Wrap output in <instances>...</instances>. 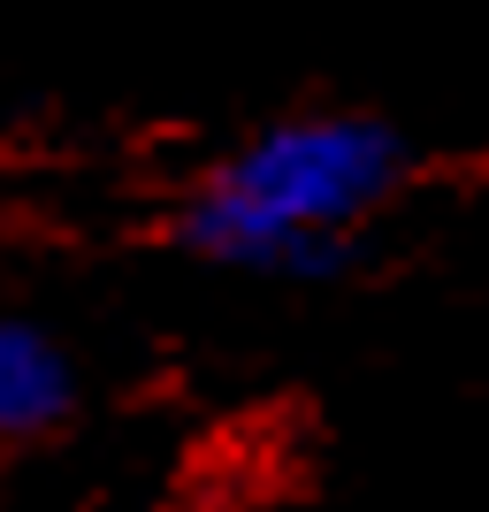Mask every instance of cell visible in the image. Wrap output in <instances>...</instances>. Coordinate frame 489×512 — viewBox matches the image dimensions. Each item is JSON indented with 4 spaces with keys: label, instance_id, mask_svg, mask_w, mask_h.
<instances>
[{
    "label": "cell",
    "instance_id": "1",
    "mask_svg": "<svg viewBox=\"0 0 489 512\" xmlns=\"http://www.w3.org/2000/svg\"><path fill=\"white\" fill-rule=\"evenodd\" d=\"M413 184L405 130L360 107L283 115L199 176L169 237L207 268L268 283H329L352 268L360 230Z\"/></svg>",
    "mask_w": 489,
    "mask_h": 512
},
{
    "label": "cell",
    "instance_id": "2",
    "mask_svg": "<svg viewBox=\"0 0 489 512\" xmlns=\"http://www.w3.org/2000/svg\"><path fill=\"white\" fill-rule=\"evenodd\" d=\"M69 413H77V360L39 321L0 314V451L62 436Z\"/></svg>",
    "mask_w": 489,
    "mask_h": 512
}]
</instances>
